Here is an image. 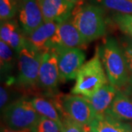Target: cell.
Segmentation results:
<instances>
[{"instance_id":"obj_1","label":"cell","mask_w":132,"mask_h":132,"mask_svg":"<svg viewBox=\"0 0 132 132\" xmlns=\"http://www.w3.org/2000/svg\"><path fill=\"white\" fill-rule=\"evenodd\" d=\"M109 84L118 90H123L130 80L122 47L114 38H107L98 49Z\"/></svg>"},{"instance_id":"obj_2","label":"cell","mask_w":132,"mask_h":132,"mask_svg":"<svg viewBox=\"0 0 132 132\" xmlns=\"http://www.w3.org/2000/svg\"><path fill=\"white\" fill-rule=\"evenodd\" d=\"M76 83L71 89L73 95L90 98L108 83V78L100 57L98 49L94 57L81 67L76 77Z\"/></svg>"},{"instance_id":"obj_3","label":"cell","mask_w":132,"mask_h":132,"mask_svg":"<svg viewBox=\"0 0 132 132\" xmlns=\"http://www.w3.org/2000/svg\"><path fill=\"white\" fill-rule=\"evenodd\" d=\"M71 19L86 43L104 36L106 32L104 10L97 5H87L73 10Z\"/></svg>"},{"instance_id":"obj_4","label":"cell","mask_w":132,"mask_h":132,"mask_svg":"<svg viewBox=\"0 0 132 132\" xmlns=\"http://www.w3.org/2000/svg\"><path fill=\"white\" fill-rule=\"evenodd\" d=\"M42 53L38 51L26 40L23 47L17 54V83L24 87H32L38 84L39 71Z\"/></svg>"},{"instance_id":"obj_5","label":"cell","mask_w":132,"mask_h":132,"mask_svg":"<svg viewBox=\"0 0 132 132\" xmlns=\"http://www.w3.org/2000/svg\"><path fill=\"white\" fill-rule=\"evenodd\" d=\"M2 112L5 125L13 129H32L40 118L31 100L25 98L10 103Z\"/></svg>"},{"instance_id":"obj_6","label":"cell","mask_w":132,"mask_h":132,"mask_svg":"<svg viewBox=\"0 0 132 132\" xmlns=\"http://www.w3.org/2000/svg\"><path fill=\"white\" fill-rule=\"evenodd\" d=\"M85 44L87 43L70 18L59 24L55 33L48 42L47 51L59 52L66 48H79Z\"/></svg>"},{"instance_id":"obj_7","label":"cell","mask_w":132,"mask_h":132,"mask_svg":"<svg viewBox=\"0 0 132 132\" xmlns=\"http://www.w3.org/2000/svg\"><path fill=\"white\" fill-rule=\"evenodd\" d=\"M63 113L83 126H90L95 118V113L87 98L78 95H68L62 101Z\"/></svg>"},{"instance_id":"obj_8","label":"cell","mask_w":132,"mask_h":132,"mask_svg":"<svg viewBox=\"0 0 132 132\" xmlns=\"http://www.w3.org/2000/svg\"><path fill=\"white\" fill-rule=\"evenodd\" d=\"M60 81L65 82L76 79L86 56L80 48H66L57 52Z\"/></svg>"},{"instance_id":"obj_9","label":"cell","mask_w":132,"mask_h":132,"mask_svg":"<svg viewBox=\"0 0 132 132\" xmlns=\"http://www.w3.org/2000/svg\"><path fill=\"white\" fill-rule=\"evenodd\" d=\"M60 81L58 54L54 50L42 53L39 71L38 84L43 89L54 90Z\"/></svg>"},{"instance_id":"obj_10","label":"cell","mask_w":132,"mask_h":132,"mask_svg":"<svg viewBox=\"0 0 132 132\" xmlns=\"http://www.w3.org/2000/svg\"><path fill=\"white\" fill-rule=\"evenodd\" d=\"M18 15L21 28L27 35L44 22L38 0H20Z\"/></svg>"},{"instance_id":"obj_11","label":"cell","mask_w":132,"mask_h":132,"mask_svg":"<svg viewBox=\"0 0 132 132\" xmlns=\"http://www.w3.org/2000/svg\"><path fill=\"white\" fill-rule=\"evenodd\" d=\"M44 22L57 21L59 24L70 19L75 4L67 0H38Z\"/></svg>"},{"instance_id":"obj_12","label":"cell","mask_w":132,"mask_h":132,"mask_svg":"<svg viewBox=\"0 0 132 132\" xmlns=\"http://www.w3.org/2000/svg\"><path fill=\"white\" fill-rule=\"evenodd\" d=\"M20 27L17 21L11 19L1 22L0 27L1 40L10 46L16 54L23 47L27 40L25 34Z\"/></svg>"},{"instance_id":"obj_13","label":"cell","mask_w":132,"mask_h":132,"mask_svg":"<svg viewBox=\"0 0 132 132\" xmlns=\"http://www.w3.org/2000/svg\"><path fill=\"white\" fill-rule=\"evenodd\" d=\"M106 113L123 122H132V100L126 93L118 90Z\"/></svg>"},{"instance_id":"obj_14","label":"cell","mask_w":132,"mask_h":132,"mask_svg":"<svg viewBox=\"0 0 132 132\" xmlns=\"http://www.w3.org/2000/svg\"><path fill=\"white\" fill-rule=\"evenodd\" d=\"M118 90L111 84H106L98 90L92 97L87 98L94 109L95 117L103 115L106 112L112 103Z\"/></svg>"},{"instance_id":"obj_15","label":"cell","mask_w":132,"mask_h":132,"mask_svg":"<svg viewBox=\"0 0 132 132\" xmlns=\"http://www.w3.org/2000/svg\"><path fill=\"white\" fill-rule=\"evenodd\" d=\"M57 21L43 22L39 27L27 35V40L33 47L41 53L47 51V43L57 30Z\"/></svg>"},{"instance_id":"obj_16","label":"cell","mask_w":132,"mask_h":132,"mask_svg":"<svg viewBox=\"0 0 132 132\" xmlns=\"http://www.w3.org/2000/svg\"><path fill=\"white\" fill-rule=\"evenodd\" d=\"M89 126L95 132H129L132 130L131 124L117 120L107 113L96 116Z\"/></svg>"},{"instance_id":"obj_17","label":"cell","mask_w":132,"mask_h":132,"mask_svg":"<svg viewBox=\"0 0 132 132\" xmlns=\"http://www.w3.org/2000/svg\"><path fill=\"white\" fill-rule=\"evenodd\" d=\"M31 102L38 114L45 118H47L56 123L62 128V119L58 112L57 107L50 101L42 97H35L31 100Z\"/></svg>"},{"instance_id":"obj_18","label":"cell","mask_w":132,"mask_h":132,"mask_svg":"<svg viewBox=\"0 0 132 132\" xmlns=\"http://www.w3.org/2000/svg\"><path fill=\"white\" fill-rule=\"evenodd\" d=\"M14 50L3 41H0V67L2 76H7L10 79V74L13 70L15 62Z\"/></svg>"},{"instance_id":"obj_19","label":"cell","mask_w":132,"mask_h":132,"mask_svg":"<svg viewBox=\"0 0 132 132\" xmlns=\"http://www.w3.org/2000/svg\"><path fill=\"white\" fill-rule=\"evenodd\" d=\"M95 5L123 14L132 15V0H93Z\"/></svg>"},{"instance_id":"obj_20","label":"cell","mask_w":132,"mask_h":132,"mask_svg":"<svg viewBox=\"0 0 132 132\" xmlns=\"http://www.w3.org/2000/svg\"><path fill=\"white\" fill-rule=\"evenodd\" d=\"M19 4L17 0H0L1 22L13 19L18 13Z\"/></svg>"},{"instance_id":"obj_21","label":"cell","mask_w":132,"mask_h":132,"mask_svg":"<svg viewBox=\"0 0 132 132\" xmlns=\"http://www.w3.org/2000/svg\"><path fill=\"white\" fill-rule=\"evenodd\" d=\"M112 18L118 28L132 40V15L115 13Z\"/></svg>"},{"instance_id":"obj_22","label":"cell","mask_w":132,"mask_h":132,"mask_svg":"<svg viewBox=\"0 0 132 132\" xmlns=\"http://www.w3.org/2000/svg\"><path fill=\"white\" fill-rule=\"evenodd\" d=\"M32 132H62L60 126L56 122L40 116L38 123L31 129Z\"/></svg>"},{"instance_id":"obj_23","label":"cell","mask_w":132,"mask_h":132,"mask_svg":"<svg viewBox=\"0 0 132 132\" xmlns=\"http://www.w3.org/2000/svg\"><path fill=\"white\" fill-rule=\"evenodd\" d=\"M62 119V132H85V126L75 122L66 114L63 113Z\"/></svg>"},{"instance_id":"obj_24","label":"cell","mask_w":132,"mask_h":132,"mask_svg":"<svg viewBox=\"0 0 132 132\" xmlns=\"http://www.w3.org/2000/svg\"><path fill=\"white\" fill-rule=\"evenodd\" d=\"M122 49L126 59L129 74L130 76H132V41L127 40L123 42Z\"/></svg>"},{"instance_id":"obj_25","label":"cell","mask_w":132,"mask_h":132,"mask_svg":"<svg viewBox=\"0 0 132 132\" xmlns=\"http://www.w3.org/2000/svg\"><path fill=\"white\" fill-rule=\"evenodd\" d=\"M9 93L5 86H1L0 87V107L2 111L9 104Z\"/></svg>"},{"instance_id":"obj_26","label":"cell","mask_w":132,"mask_h":132,"mask_svg":"<svg viewBox=\"0 0 132 132\" xmlns=\"http://www.w3.org/2000/svg\"><path fill=\"white\" fill-rule=\"evenodd\" d=\"M1 132H32L31 129H13L6 126H2Z\"/></svg>"},{"instance_id":"obj_27","label":"cell","mask_w":132,"mask_h":132,"mask_svg":"<svg viewBox=\"0 0 132 132\" xmlns=\"http://www.w3.org/2000/svg\"><path fill=\"white\" fill-rule=\"evenodd\" d=\"M124 90L126 91V93L132 100V76H130V80L128 81L127 86L124 88Z\"/></svg>"},{"instance_id":"obj_28","label":"cell","mask_w":132,"mask_h":132,"mask_svg":"<svg viewBox=\"0 0 132 132\" xmlns=\"http://www.w3.org/2000/svg\"><path fill=\"white\" fill-rule=\"evenodd\" d=\"M67 1H68V2H72V3H73V4H78V3H79L81 1H83V0H67Z\"/></svg>"},{"instance_id":"obj_29","label":"cell","mask_w":132,"mask_h":132,"mask_svg":"<svg viewBox=\"0 0 132 132\" xmlns=\"http://www.w3.org/2000/svg\"><path fill=\"white\" fill-rule=\"evenodd\" d=\"M129 132H132V130H131V131H129Z\"/></svg>"}]
</instances>
